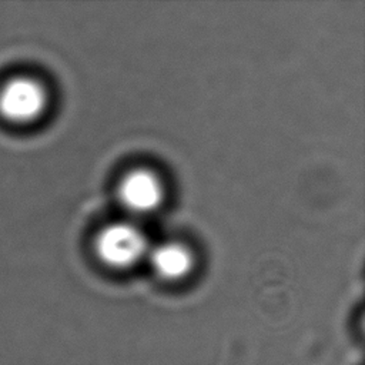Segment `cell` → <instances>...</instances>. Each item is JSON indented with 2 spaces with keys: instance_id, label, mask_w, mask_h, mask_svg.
I'll use <instances>...</instances> for the list:
<instances>
[{
  "instance_id": "cell-3",
  "label": "cell",
  "mask_w": 365,
  "mask_h": 365,
  "mask_svg": "<svg viewBox=\"0 0 365 365\" xmlns=\"http://www.w3.org/2000/svg\"><path fill=\"white\" fill-rule=\"evenodd\" d=\"M123 204L135 212H147L161 201V185L157 177L148 171H134L120 184Z\"/></svg>"
},
{
  "instance_id": "cell-4",
  "label": "cell",
  "mask_w": 365,
  "mask_h": 365,
  "mask_svg": "<svg viewBox=\"0 0 365 365\" xmlns=\"http://www.w3.org/2000/svg\"><path fill=\"white\" fill-rule=\"evenodd\" d=\"M154 269L164 278L177 279L184 277L191 265V254L178 244H164L157 247L151 254Z\"/></svg>"
},
{
  "instance_id": "cell-2",
  "label": "cell",
  "mask_w": 365,
  "mask_h": 365,
  "mask_svg": "<svg viewBox=\"0 0 365 365\" xmlns=\"http://www.w3.org/2000/svg\"><path fill=\"white\" fill-rule=\"evenodd\" d=\"M96 248L98 257L108 265L127 267L134 264L147 248L143 232L125 222L106 227L97 237Z\"/></svg>"
},
{
  "instance_id": "cell-1",
  "label": "cell",
  "mask_w": 365,
  "mask_h": 365,
  "mask_svg": "<svg viewBox=\"0 0 365 365\" xmlns=\"http://www.w3.org/2000/svg\"><path fill=\"white\" fill-rule=\"evenodd\" d=\"M46 103L43 86L30 77L11 78L0 90V114L10 123L34 121L44 111Z\"/></svg>"
}]
</instances>
